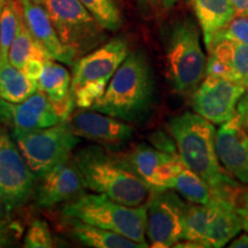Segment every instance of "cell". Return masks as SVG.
Here are the masks:
<instances>
[{"label":"cell","mask_w":248,"mask_h":248,"mask_svg":"<svg viewBox=\"0 0 248 248\" xmlns=\"http://www.w3.org/2000/svg\"><path fill=\"white\" fill-rule=\"evenodd\" d=\"M169 131L183 162L208 184L214 195L237 200L238 183L223 169L216 153L214 123L199 114L185 111L172 117Z\"/></svg>","instance_id":"6da1fadb"},{"label":"cell","mask_w":248,"mask_h":248,"mask_svg":"<svg viewBox=\"0 0 248 248\" xmlns=\"http://www.w3.org/2000/svg\"><path fill=\"white\" fill-rule=\"evenodd\" d=\"M84 187L107 195L126 206H140L152 188L123 155L110 153L100 146H86L73 155Z\"/></svg>","instance_id":"7a4b0ae2"},{"label":"cell","mask_w":248,"mask_h":248,"mask_svg":"<svg viewBox=\"0 0 248 248\" xmlns=\"http://www.w3.org/2000/svg\"><path fill=\"white\" fill-rule=\"evenodd\" d=\"M154 78L144 53L130 52L108 83L106 91L90 108L116 119L133 122L152 106Z\"/></svg>","instance_id":"3957f363"},{"label":"cell","mask_w":248,"mask_h":248,"mask_svg":"<svg viewBox=\"0 0 248 248\" xmlns=\"http://www.w3.org/2000/svg\"><path fill=\"white\" fill-rule=\"evenodd\" d=\"M62 214L69 219L110 230L148 247L146 240L147 207L126 206L100 193L80 194L64 203Z\"/></svg>","instance_id":"277c9868"},{"label":"cell","mask_w":248,"mask_h":248,"mask_svg":"<svg viewBox=\"0 0 248 248\" xmlns=\"http://www.w3.org/2000/svg\"><path fill=\"white\" fill-rule=\"evenodd\" d=\"M167 71L173 90L192 97L206 76L207 59L200 43V32L191 18L175 21L166 37Z\"/></svg>","instance_id":"5b68a950"},{"label":"cell","mask_w":248,"mask_h":248,"mask_svg":"<svg viewBox=\"0 0 248 248\" xmlns=\"http://www.w3.org/2000/svg\"><path fill=\"white\" fill-rule=\"evenodd\" d=\"M129 53L128 40L119 36L77 59L71 77L77 107L91 108L98 101Z\"/></svg>","instance_id":"8992f818"},{"label":"cell","mask_w":248,"mask_h":248,"mask_svg":"<svg viewBox=\"0 0 248 248\" xmlns=\"http://www.w3.org/2000/svg\"><path fill=\"white\" fill-rule=\"evenodd\" d=\"M47 9L59 39L76 62L107 39L106 29L78 0H39Z\"/></svg>","instance_id":"52a82bcc"},{"label":"cell","mask_w":248,"mask_h":248,"mask_svg":"<svg viewBox=\"0 0 248 248\" xmlns=\"http://www.w3.org/2000/svg\"><path fill=\"white\" fill-rule=\"evenodd\" d=\"M12 136L37 178L70 159L79 142V137L69 121H62L44 129L12 130Z\"/></svg>","instance_id":"ba28073f"},{"label":"cell","mask_w":248,"mask_h":248,"mask_svg":"<svg viewBox=\"0 0 248 248\" xmlns=\"http://www.w3.org/2000/svg\"><path fill=\"white\" fill-rule=\"evenodd\" d=\"M37 176L21 153L5 124L0 125V207L5 212L22 208L35 195Z\"/></svg>","instance_id":"9c48e42d"},{"label":"cell","mask_w":248,"mask_h":248,"mask_svg":"<svg viewBox=\"0 0 248 248\" xmlns=\"http://www.w3.org/2000/svg\"><path fill=\"white\" fill-rule=\"evenodd\" d=\"M187 203L169 190H152L146 202V235L152 247H175L183 240Z\"/></svg>","instance_id":"30bf717a"},{"label":"cell","mask_w":248,"mask_h":248,"mask_svg":"<svg viewBox=\"0 0 248 248\" xmlns=\"http://www.w3.org/2000/svg\"><path fill=\"white\" fill-rule=\"evenodd\" d=\"M247 89L244 85L206 75L192 95L194 113L214 124H223L237 115V107Z\"/></svg>","instance_id":"8fae6325"},{"label":"cell","mask_w":248,"mask_h":248,"mask_svg":"<svg viewBox=\"0 0 248 248\" xmlns=\"http://www.w3.org/2000/svg\"><path fill=\"white\" fill-rule=\"evenodd\" d=\"M215 146L223 169L238 183L248 185V133L239 114L221 124Z\"/></svg>","instance_id":"7c38bea8"},{"label":"cell","mask_w":248,"mask_h":248,"mask_svg":"<svg viewBox=\"0 0 248 248\" xmlns=\"http://www.w3.org/2000/svg\"><path fill=\"white\" fill-rule=\"evenodd\" d=\"M84 188L82 176L71 156L39 177L33 197L40 208L48 209L75 199Z\"/></svg>","instance_id":"4fadbf2b"},{"label":"cell","mask_w":248,"mask_h":248,"mask_svg":"<svg viewBox=\"0 0 248 248\" xmlns=\"http://www.w3.org/2000/svg\"><path fill=\"white\" fill-rule=\"evenodd\" d=\"M123 156L152 190H168L170 181L183 164L178 153H168L146 144L137 145Z\"/></svg>","instance_id":"5bb4252c"},{"label":"cell","mask_w":248,"mask_h":248,"mask_svg":"<svg viewBox=\"0 0 248 248\" xmlns=\"http://www.w3.org/2000/svg\"><path fill=\"white\" fill-rule=\"evenodd\" d=\"M68 121L79 138L109 148L122 146L132 138L135 132L126 121L97 110L79 111Z\"/></svg>","instance_id":"9a60e30c"},{"label":"cell","mask_w":248,"mask_h":248,"mask_svg":"<svg viewBox=\"0 0 248 248\" xmlns=\"http://www.w3.org/2000/svg\"><path fill=\"white\" fill-rule=\"evenodd\" d=\"M22 12L24 24L38 44L51 59L74 64L75 61L59 39L47 9L39 0H17Z\"/></svg>","instance_id":"2e32d148"},{"label":"cell","mask_w":248,"mask_h":248,"mask_svg":"<svg viewBox=\"0 0 248 248\" xmlns=\"http://www.w3.org/2000/svg\"><path fill=\"white\" fill-rule=\"evenodd\" d=\"M208 52L206 75L238 83L248 91V45L232 40H214Z\"/></svg>","instance_id":"e0dca14e"},{"label":"cell","mask_w":248,"mask_h":248,"mask_svg":"<svg viewBox=\"0 0 248 248\" xmlns=\"http://www.w3.org/2000/svg\"><path fill=\"white\" fill-rule=\"evenodd\" d=\"M208 207V224L203 247H224L244 229L235 208V200L214 195Z\"/></svg>","instance_id":"ac0fdd59"},{"label":"cell","mask_w":248,"mask_h":248,"mask_svg":"<svg viewBox=\"0 0 248 248\" xmlns=\"http://www.w3.org/2000/svg\"><path fill=\"white\" fill-rule=\"evenodd\" d=\"M52 102L44 92L37 91L20 104H12V120L9 125L13 130L44 129L60 123Z\"/></svg>","instance_id":"d6986e66"},{"label":"cell","mask_w":248,"mask_h":248,"mask_svg":"<svg viewBox=\"0 0 248 248\" xmlns=\"http://www.w3.org/2000/svg\"><path fill=\"white\" fill-rule=\"evenodd\" d=\"M192 5L208 49L217 32L237 16V11L231 0H192Z\"/></svg>","instance_id":"ffe728a7"},{"label":"cell","mask_w":248,"mask_h":248,"mask_svg":"<svg viewBox=\"0 0 248 248\" xmlns=\"http://www.w3.org/2000/svg\"><path fill=\"white\" fill-rule=\"evenodd\" d=\"M70 234L84 246L93 248H145L124 235L78 219H70Z\"/></svg>","instance_id":"44dd1931"},{"label":"cell","mask_w":248,"mask_h":248,"mask_svg":"<svg viewBox=\"0 0 248 248\" xmlns=\"http://www.w3.org/2000/svg\"><path fill=\"white\" fill-rule=\"evenodd\" d=\"M168 190L176 191L182 198L191 203L207 204L214 197L208 184L184 162L175 177L170 181Z\"/></svg>","instance_id":"7402d4cb"},{"label":"cell","mask_w":248,"mask_h":248,"mask_svg":"<svg viewBox=\"0 0 248 248\" xmlns=\"http://www.w3.org/2000/svg\"><path fill=\"white\" fill-rule=\"evenodd\" d=\"M37 90V85L22 70L9 62L0 63V98L12 104H20Z\"/></svg>","instance_id":"603a6c76"},{"label":"cell","mask_w":248,"mask_h":248,"mask_svg":"<svg viewBox=\"0 0 248 248\" xmlns=\"http://www.w3.org/2000/svg\"><path fill=\"white\" fill-rule=\"evenodd\" d=\"M9 63L22 70L27 62L31 59H40V60H49L51 57L46 53L44 48L33 39L29 30L24 24L22 12L18 18L17 32L9 51Z\"/></svg>","instance_id":"cb8c5ba5"},{"label":"cell","mask_w":248,"mask_h":248,"mask_svg":"<svg viewBox=\"0 0 248 248\" xmlns=\"http://www.w3.org/2000/svg\"><path fill=\"white\" fill-rule=\"evenodd\" d=\"M37 89L44 92L51 101L61 100L71 90L69 71L53 59L46 60L37 82Z\"/></svg>","instance_id":"d4e9b609"},{"label":"cell","mask_w":248,"mask_h":248,"mask_svg":"<svg viewBox=\"0 0 248 248\" xmlns=\"http://www.w3.org/2000/svg\"><path fill=\"white\" fill-rule=\"evenodd\" d=\"M21 7L17 0H7L0 20V63L9 62V51L17 32Z\"/></svg>","instance_id":"484cf974"},{"label":"cell","mask_w":248,"mask_h":248,"mask_svg":"<svg viewBox=\"0 0 248 248\" xmlns=\"http://www.w3.org/2000/svg\"><path fill=\"white\" fill-rule=\"evenodd\" d=\"M95 20L108 31L119 30L123 24L122 14L115 0H78Z\"/></svg>","instance_id":"4316f807"},{"label":"cell","mask_w":248,"mask_h":248,"mask_svg":"<svg viewBox=\"0 0 248 248\" xmlns=\"http://www.w3.org/2000/svg\"><path fill=\"white\" fill-rule=\"evenodd\" d=\"M23 245L26 248H51L54 246L53 237L47 223L36 219L31 223L24 235Z\"/></svg>","instance_id":"83f0119b"},{"label":"cell","mask_w":248,"mask_h":248,"mask_svg":"<svg viewBox=\"0 0 248 248\" xmlns=\"http://www.w3.org/2000/svg\"><path fill=\"white\" fill-rule=\"evenodd\" d=\"M214 40H232L248 45V16L239 15L232 18L230 22L217 32Z\"/></svg>","instance_id":"f1b7e54d"},{"label":"cell","mask_w":248,"mask_h":248,"mask_svg":"<svg viewBox=\"0 0 248 248\" xmlns=\"http://www.w3.org/2000/svg\"><path fill=\"white\" fill-rule=\"evenodd\" d=\"M52 106L54 108V111L57 113L59 119L62 121H68L70 119L71 113H73L74 107L76 106L75 97H74V93L70 90V92L64 97L63 99L59 101H51Z\"/></svg>","instance_id":"f546056e"},{"label":"cell","mask_w":248,"mask_h":248,"mask_svg":"<svg viewBox=\"0 0 248 248\" xmlns=\"http://www.w3.org/2000/svg\"><path fill=\"white\" fill-rule=\"evenodd\" d=\"M0 209H2L1 207ZM15 229H16V225L9 222L0 210V247L9 246L13 243V237L16 233Z\"/></svg>","instance_id":"4dcf8cb0"},{"label":"cell","mask_w":248,"mask_h":248,"mask_svg":"<svg viewBox=\"0 0 248 248\" xmlns=\"http://www.w3.org/2000/svg\"><path fill=\"white\" fill-rule=\"evenodd\" d=\"M44 60H40V59H31L27 62V64L24 66L22 71L26 74L28 78H29L31 82L35 83L37 85V82H38L40 74H42L43 68H44Z\"/></svg>","instance_id":"1f68e13d"},{"label":"cell","mask_w":248,"mask_h":248,"mask_svg":"<svg viewBox=\"0 0 248 248\" xmlns=\"http://www.w3.org/2000/svg\"><path fill=\"white\" fill-rule=\"evenodd\" d=\"M235 208L239 216L244 230L248 232V191L238 195L235 200Z\"/></svg>","instance_id":"d6a6232c"},{"label":"cell","mask_w":248,"mask_h":248,"mask_svg":"<svg viewBox=\"0 0 248 248\" xmlns=\"http://www.w3.org/2000/svg\"><path fill=\"white\" fill-rule=\"evenodd\" d=\"M152 141H153L154 147H156L157 150L168 152V153H173V154L178 153L175 142L170 140L164 133H155L153 137H152Z\"/></svg>","instance_id":"836d02e7"},{"label":"cell","mask_w":248,"mask_h":248,"mask_svg":"<svg viewBox=\"0 0 248 248\" xmlns=\"http://www.w3.org/2000/svg\"><path fill=\"white\" fill-rule=\"evenodd\" d=\"M237 113L239 114L241 123H243L245 130L248 133V91L245 93V95L238 104Z\"/></svg>","instance_id":"e575fe53"},{"label":"cell","mask_w":248,"mask_h":248,"mask_svg":"<svg viewBox=\"0 0 248 248\" xmlns=\"http://www.w3.org/2000/svg\"><path fill=\"white\" fill-rule=\"evenodd\" d=\"M12 120V102L0 98V125H9Z\"/></svg>","instance_id":"d590c367"},{"label":"cell","mask_w":248,"mask_h":248,"mask_svg":"<svg viewBox=\"0 0 248 248\" xmlns=\"http://www.w3.org/2000/svg\"><path fill=\"white\" fill-rule=\"evenodd\" d=\"M230 248H248V232L241 233L239 237L233 238L229 245Z\"/></svg>","instance_id":"8d00e7d4"},{"label":"cell","mask_w":248,"mask_h":248,"mask_svg":"<svg viewBox=\"0 0 248 248\" xmlns=\"http://www.w3.org/2000/svg\"><path fill=\"white\" fill-rule=\"evenodd\" d=\"M238 15L248 16V0H231Z\"/></svg>","instance_id":"74e56055"},{"label":"cell","mask_w":248,"mask_h":248,"mask_svg":"<svg viewBox=\"0 0 248 248\" xmlns=\"http://www.w3.org/2000/svg\"><path fill=\"white\" fill-rule=\"evenodd\" d=\"M177 1L178 0H152V2H154L155 5L160 6L161 8H164V9L173 7Z\"/></svg>","instance_id":"f35d334b"},{"label":"cell","mask_w":248,"mask_h":248,"mask_svg":"<svg viewBox=\"0 0 248 248\" xmlns=\"http://www.w3.org/2000/svg\"><path fill=\"white\" fill-rule=\"evenodd\" d=\"M7 0H0V20H1V14H2V9H4V6L6 4Z\"/></svg>","instance_id":"ab89813d"}]
</instances>
